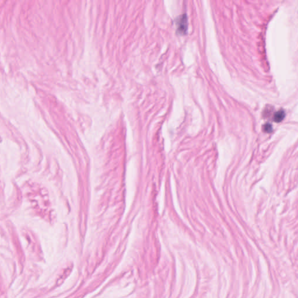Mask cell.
<instances>
[{
	"label": "cell",
	"instance_id": "1",
	"mask_svg": "<svg viewBox=\"0 0 298 298\" xmlns=\"http://www.w3.org/2000/svg\"><path fill=\"white\" fill-rule=\"evenodd\" d=\"M188 20L186 14H183L177 19V30L179 33L184 34L187 29Z\"/></svg>",
	"mask_w": 298,
	"mask_h": 298
},
{
	"label": "cell",
	"instance_id": "2",
	"mask_svg": "<svg viewBox=\"0 0 298 298\" xmlns=\"http://www.w3.org/2000/svg\"><path fill=\"white\" fill-rule=\"evenodd\" d=\"M285 116V111L282 109H281L275 113L274 117V120L276 122H281L284 120Z\"/></svg>",
	"mask_w": 298,
	"mask_h": 298
},
{
	"label": "cell",
	"instance_id": "3",
	"mask_svg": "<svg viewBox=\"0 0 298 298\" xmlns=\"http://www.w3.org/2000/svg\"><path fill=\"white\" fill-rule=\"evenodd\" d=\"M263 129L264 130V132L267 133H271L272 130V126L271 124H270L269 123H267L263 126Z\"/></svg>",
	"mask_w": 298,
	"mask_h": 298
}]
</instances>
